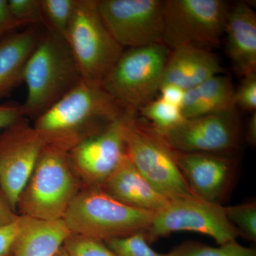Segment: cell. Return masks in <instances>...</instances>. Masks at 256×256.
<instances>
[{"label":"cell","mask_w":256,"mask_h":256,"mask_svg":"<svg viewBox=\"0 0 256 256\" xmlns=\"http://www.w3.org/2000/svg\"><path fill=\"white\" fill-rule=\"evenodd\" d=\"M127 112L102 85L82 80L35 120L34 128L48 144L70 150Z\"/></svg>","instance_id":"1"},{"label":"cell","mask_w":256,"mask_h":256,"mask_svg":"<svg viewBox=\"0 0 256 256\" xmlns=\"http://www.w3.org/2000/svg\"><path fill=\"white\" fill-rule=\"evenodd\" d=\"M82 80L66 42L44 32L25 69L28 96L21 105L23 117L38 118Z\"/></svg>","instance_id":"2"},{"label":"cell","mask_w":256,"mask_h":256,"mask_svg":"<svg viewBox=\"0 0 256 256\" xmlns=\"http://www.w3.org/2000/svg\"><path fill=\"white\" fill-rule=\"evenodd\" d=\"M82 186L69 150L47 144L20 194L16 208L20 216L42 220H62Z\"/></svg>","instance_id":"3"},{"label":"cell","mask_w":256,"mask_h":256,"mask_svg":"<svg viewBox=\"0 0 256 256\" xmlns=\"http://www.w3.org/2000/svg\"><path fill=\"white\" fill-rule=\"evenodd\" d=\"M153 215L118 201L99 186H82L63 220L72 233L106 242L144 233Z\"/></svg>","instance_id":"4"},{"label":"cell","mask_w":256,"mask_h":256,"mask_svg":"<svg viewBox=\"0 0 256 256\" xmlns=\"http://www.w3.org/2000/svg\"><path fill=\"white\" fill-rule=\"evenodd\" d=\"M126 154L140 173L168 200L193 195L182 175L173 150L138 112L124 124Z\"/></svg>","instance_id":"5"},{"label":"cell","mask_w":256,"mask_h":256,"mask_svg":"<svg viewBox=\"0 0 256 256\" xmlns=\"http://www.w3.org/2000/svg\"><path fill=\"white\" fill-rule=\"evenodd\" d=\"M170 52L164 44L126 48L102 87L126 110L138 112L159 94Z\"/></svg>","instance_id":"6"},{"label":"cell","mask_w":256,"mask_h":256,"mask_svg":"<svg viewBox=\"0 0 256 256\" xmlns=\"http://www.w3.org/2000/svg\"><path fill=\"white\" fill-rule=\"evenodd\" d=\"M66 42L82 80L102 85L124 50L101 18L98 0H77Z\"/></svg>","instance_id":"7"},{"label":"cell","mask_w":256,"mask_h":256,"mask_svg":"<svg viewBox=\"0 0 256 256\" xmlns=\"http://www.w3.org/2000/svg\"><path fill=\"white\" fill-rule=\"evenodd\" d=\"M229 9L222 0L164 1L163 44L170 50L194 46L210 50L224 34Z\"/></svg>","instance_id":"8"},{"label":"cell","mask_w":256,"mask_h":256,"mask_svg":"<svg viewBox=\"0 0 256 256\" xmlns=\"http://www.w3.org/2000/svg\"><path fill=\"white\" fill-rule=\"evenodd\" d=\"M178 232H192L208 236L220 245L236 240L238 232L229 222L225 207L194 195L170 200L154 213L144 232L150 244Z\"/></svg>","instance_id":"9"},{"label":"cell","mask_w":256,"mask_h":256,"mask_svg":"<svg viewBox=\"0 0 256 256\" xmlns=\"http://www.w3.org/2000/svg\"><path fill=\"white\" fill-rule=\"evenodd\" d=\"M101 18L124 50L163 44L164 1L98 0Z\"/></svg>","instance_id":"10"},{"label":"cell","mask_w":256,"mask_h":256,"mask_svg":"<svg viewBox=\"0 0 256 256\" xmlns=\"http://www.w3.org/2000/svg\"><path fill=\"white\" fill-rule=\"evenodd\" d=\"M46 139L24 118L0 132V191L14 212Z\"/></svg>","instance_id":"11"},{"label":"cell","mask_w":256,"mask_h":256,"mask_svg":"<svg viewBox=\"0 0 256 256\" xmlns=\"http://www.w3.org/2000/svg\"><path fill=\"white\" fill-rule=\"evenodd\" d=\"M161 136L174 150L227 154L238 149L242 130L235 109L186 119L178 128Z\"/></svg>","instance_id":"12"},{"label":"cell","mask_w":256,"mask_h":256,"mask_svg":"<svg viewBox=\"0 0 256 256\" xmlns=\"http://www.w3.org/2000/svg\"><path fill=\"white\" fill-rule=\"evenodd\" d=\"M130 112L69 150L72 165L82 186L100 188L127 158L124 124Z\"/></svg>","instance_id":"13"},{"label":"cell","mask_w":256,"mask_h":256,"mask_svg":"<svg viewBox=\"0 0 256 256\" xmlns=\"http://www.w3.org/2000/svg\"><path fill=\"white\" fill-rule=\"evenodd\" d=\"M173 153L192 194L220 204L233 184L235 160L227 154L181 152L174 150Z\"/></svg>","instance_id":"14"},{"label":"cell","mask_w":256,"mask_h":256,"mask_svg":"<svg viewBox=\"0 0 256 256\" xmlns=\"http://www.w3.org/2000/svg\"><path fill=\"white\" fill-rule=\"evenodd\" d=\"M226 52L239 77L256 73V14L245 2L229 9L225 32Z\"/></svg>","instance_id":"15"},{"label":"cell","mask_w":256,"mask_h":256,"mask_svg":"<svg viewBox=\"0 0 256 256\" xmlns=\"http://www.w3.org/2000/svg\"><path fill=\"white\" fill-rule=\"evenodd\" d=\"M222 72L220 60L210 50L178 47L170 52L162 84H172L186 92Z\"/></svg>","instance_id":"16"},{"label":"cell","mask_w":256,"mask_h":256,"mask_svg":"<svg viewBox=\"0 0 256 256\" xmlns=\"http://www.w3.org/2000/svg\"><path fill=\"white\" fill-rule=\"evenodd\" d=\"M100 188L124 204L152 213L170 201L138 172L128 156Z\"/></svg>","instance_id":"17"},{"label":"cell","mask_w":256,"mask_h":256,"mask_svg":"<svg viewBox=\"0 0 256 256\" xmlns=\"http://www.w3.org/2000/svg\"><path fill=\"white\" fill-rule=\"evenodd\" d=\"M44 32L30 26L0 41V99L24 82L25 69Z\"/></svg>","instance_id":"18"},{"label":"cell","mask_w":256,"mask_h":256,"mask_svg":"<svg viewBox=\"0 0 256 256\" xmlns=\"http://www.w3.org/2000/svg\"><path fill=\"white\" fill-rule=\"evenodd\" d=\"M24 216L12 256H54L72 234L63 218L42 220Z\"/></svg>","instance_id":"19"},{"label":"cell","mask_w":256,"mask_h":256,"mask_svg":"<svg viewBox=\"0 0 256 256\" xmlns=\"http://www.w3.org/2000/svg\"><path fill=\"white\" fill-rule=\"evenodd\" d=\"M234 88L228 76H215L185 92L181 110L186 119L236 109Z\"/></svg>","instance_id":"20"},{"label":"cell","mask_w":256,"mask_h":256,"mask_svg":"<svg viewBox=\"0 0 256 256\" xmlns=\"http://www.w3.org/2000/svg\"><path fill=\"white\" fill-rule=\"evenodd\" d=\"M77 0H40L42 26L50 34L66 41Z\"/></svg>","instance_id":"21"},{"label":"cell","mask_w":256,"mask_h":256,"mask_svg":"<svg viewBox=\"0 0 256 256\" xmlns=\"http://www.w3.org/2000/svg\"><path fill=\"white\" fill-rule=\"evenodd\" d=\"M138 112L160 134L170 132L186 120L180 107L160 97L146 104Z\"/></svg>","instance_id":"22"},{"label":"cell","mask_w":256,"mask_h":256,"mask_svg":"<svg viewBox=\"0 0 256 256\" xmlns=\"http://www.w3.org/2000/svg\"><path fill=\"white\" fill-rule=\"evenodd\" d=\"M170 256H256L254 249L240 245L236 240L212 247L196 242H186L169 252Z\"/></svg>","instance_id":"23"},{"label":"cell","mask_w":256,"mask_h":256,"mask_svg":"<svg viewBox=\"0 0 256 256\" xmlns=\"http://www.w3.org/2000/svg\"><path fill=\"white\" fill-rule=\"evenodd\" d=\"M226 214L238 236L256 242V203L246 202L225 207Z\"/></svg>","instance_id":"24"},{"label":"cell","mask_w":256,"mask_h":256,"mask_svg":"<svg viewBox=\"0 0 256 256\" xmlns=\"http://www.w3.org/2000/svg\"><path fill=\"white\" fill-rule=\"evenodd\" d=\"M118 256H170L153 250L146 242L143 232L105 242Z\"/></svg>","instance_id":"25"},{"label":"cell","mask_w":256,"mask_h":256,"mask_svg":"<svg viewBox=\"0 0 256 256\" xmlns=\"http://www.w3.org/2000/svg\"><path fill=\"white\" fill-rule=\"evenodd\" d=\"M63 246L69 256H118L105 242L82 234H70Z\"/></svg>","instance_id":"26"},{"label":"cell","mask_w":256,"mask_h":256,"mask_svg":"<svg viewBox=\"0 0 256 256\" xmlns=\"http://www.w3.org/2000/svg\"><path fill=\"white\" fill-rule=\"evenodd\" d=\"M10 12L24 26H42L40 0H9Z\"/></svg>","instance_id":"27"},{"label":"cell","mask_w":256,"mask_h":256,"mask_svg":"<svg viewBox=\"0 0 256 256\" xmlns=\"http://www.w3.org/2000/svg\"><path fill=\"white\" fill-rule=\"evenodd\" d=\"M236 107L248 112L256 111V73L242 77L240 85L234 92Z\"/></svg>","instance_id":"28"},{"label":"cell","mask_w":256,"mask_h":256,"mask_svg":"<svg viewBox=\"0 0 256 256\" xmlns=\"http://www.w3.org/2000/svg\"><path fill=\"white\" fill-rule=\"evenodd\" d=\"M24 220V216L20 215L18 220L12 224L0 228V256H6L11 254L15 240L22 226Z\"/></svg>","instance_id":"29"},{"label":"cell","mask_w":256,"mask_h":256,"mask_svg":"<svg viewBox=\"0 0 256 256\" xmlns=\"http://www.w3.org/2000/svg\"><path fill=\"white\" fill-rule=\"evenodd\" d=\"M22 26L10 12L8 1L0 0V41Z\"/></svg>","instance_id":"30"},{"label":"cell","mask_w":256,"mask_h":256,"mask_svg":"<svg viewBox=\"0 0 256 256\" xmlns=\"http://www.w3.org/2000/svg\"><path fill=\"white\" fill-rule=\"evenodd\" d=\"M21 105L0 106V132L22 118Z\"/></svg>","instance_id":"31"},{"label":"cell","mask_w":256,"mask_h":256,"mask_svg":"<svg viewBox=\"0 0 256 256\" xmlns=\"http://www.w3.org/2000/svg\"><path fill=\"white\" fill-rule=\"evenodd\" d=\"M159 94L160 98L181 108L184 98V90L172 84H162Z\"/></svg>","instance_id":"32"},{"label":"cell","mask_w":256,"mask_h":256,"mask_svg":"<svg viewBox=\"0 0 256 256\" xmlns=\"http://www.w3.org/2000/svg\"><path fill=\"white\" fill-rule=\"evenodd\" d=\"M18 217L20 215L15 213L3 194L0 191V228L12 224Z\"/></svg>","instance_id":"33"},{"label":"cell","mask_w":256,"mask_h":256,"mask_svg":"<svg viewBox=\"0 0 256 256\" xmlns=\"http://www.w3.org/2000/svg\"><path fill=\"white\" fill-rule=\"evenodd\" d=\"M246 140L249 144L255 146L256 144V111L252 112V116L248 121Z\"/></svg>","instance_id":"34"},{"label":"cell","mask_w":256,"mask_h":256,"mask_svg":"<svg viewBox=\"0 0 256 256\" xmlns=\"http://www.w3.org/2000/svg\"><path fill=\"white\" fill-rule=\"evenodd\" d=\"M54 256H69L68 252H67L66 249L64 248V246L60 248L58 252Z\"/></svg>","instance_id":"35"},{"label":"cell","mask_w":256,"mask_h":256,"mask_svg":"<svg viewBox=\"0 0 256 256\" xmlns=\"http://www.w3.org/2000/svg\"><path fill=\"white\" fill-rule=\"evenodd\" d=\"M12 256V255H11V254H10V255H9V256Z\"/></svg>","instance_id":"36"}]
</instances>
